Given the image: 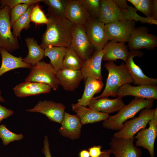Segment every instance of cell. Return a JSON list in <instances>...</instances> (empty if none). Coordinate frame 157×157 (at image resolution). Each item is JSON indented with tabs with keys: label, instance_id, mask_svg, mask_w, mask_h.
<instances>
[{
	"label": "cell",
	"instance_id": "6da1fadb",
	"mask_svg": "<svg viewBox=\"0 0 157 157\" xmlns=\"http://www.w3.org/2000/svg\"><path fill=\"white\" fill-rule=\"evenodd\" d=\"M47 15L48 22L42 36L40 47L44 49L50 46L69 47L74 24L65 17Z\"/></svg>",
	"mask_w": 157,
	"mask_h": 157
},
{
	"label": "cell",
	"instance_id": "7a4b0ae2",
	"mask_svg": "<svg viewBox=\"0 0 157 157\" xmlns=\"http://www.w3.org/2000/svg\"><path fill=\"white\" fill-rule=\"evenodd\" d=\"M100 9L98 19L104 24L115 21L133 20L143 23L154 24L153 19L140 16L137 10L131 6L128 9L123 10L119 9L112 0H100Z\"/></svg>",
	"mask_w": 157,
	"mask_h": 157
},
{
	"label": "cell",
	"instance_id": "3957f363",
	"mask_svg": "<svg viewBox=\"0 0 157 157\" xmlns=\"http://www.w3.org/2000/svg\"><path fill=\"white\" fill-rule=\"evenodd\" d=\"M108 72L105 88L100 95L93 98L97 99L111 96L115 97L118 89L122 86L133 83L125 64L122 62L119 65L113 61H108L104 64Z\"/></svg>",
	"mask_w": 157,
	"mask_h": 157
},
{
	"label": "cell",
	"instance_id": "277c9868",
	"mask_svg": "<svg viewBox=\"0 0 157 157\" xmlns=\"http://www.w3.org/2000/svg\"><path fill=\"white\" fill-rule=\"evenodd\" d=\"M154 100L135 98L128 104L125 105L117 114L110 116L107 119L103 121L102 125L106 129L119 131L123 127L125 122L133 117L140 110L144 108H151Z\"/></svg>",
	"mask_w": 157,
	"mask_h": 157
},
{
	"label": "cell",
	"instance_id": "5b68a950",
	"mask_svg": "<svg viewBox=\"0 0 157 157\" xmlns=\"http://www.w3.org/2000/svg\"><path fill=\"white\" fill-rule=\"evenodd\" d=\"M30 69L25 81L44 83L54 90H57L59 85L57 72L50 63L40 61L32 65Z\"/></svg>",
	"mask_w": 157,
	"mask_h": 157
},
{
	"label": "cell",
	"instance_id": "8992f818",
	"mask_svg": "<svg viewBox=\"0 0 157 157\" xmlns=\"http://www.w3.org/2000/svg\"><path fill=\"white\" fill-rule=\"evenodd\" d=\"M10 11L11 9L7 6L1 8L0 0V47L9 52L20 47L18 38L14 36L11 31Z\"/></svg>",
	"mask_w": 157,
	"mask_h": 157
},
{
	"label": "cell",
	"instance_id": "52a82bcc",
	"mask_svg": "<svg viewBox=\"0 0 157 157\" xmlns=\"http://www.w3.org/2000/svg\"><path fill=\"white\" fill-rule=\"evenodd\" d=\"M154 110L148 108L142 109L138 117L125 122L122 129L115 133L113 137L124 138L134 137L140 130L145 128L153 117Z\"/></svg>",
	"mask_w": 157,
	"mask_h": 157
},
{
	"label": "cell",
	"instance_id": "ba28073f",
	"mask_svg": "<svg viewBox=\"0 0 157 157\" xmlns=\"http://www.w3.org/2000/svg\"><path fill=\"white\" fill-rule=\"evenodd\" d=\"M147 27L141 26L133 30L128 42L130 50L145 49L151 50L157 47V37L149 33Z\"/></svg>",
	"mask_w": 157,
	"mask_h": 157
},
{
	"label": "cell",
	"instance_id": "9c48e42d",
	"mask_svg": "<svg viewBox=\"0 0 157 157\" xmlns=\"http://www.w3.org/2000/svg\"><path fill=\"white\" fill-rule=\"evenodd\" d=\"M70 46L84 61L92 54L94 49L89 42L84 26L74 24Z\"/></svg>",
	"mask_w": 157,
	"mask_h": 157
},
{
	"label": "cell",
	"instance_id": "30bf717a",
	"mask_svg": "<svg viewBox=\"0 0 157 157\" xmlns=\"http://www.w3.org/2000/svg\"><path fill=\"white\" fill-rule=\"evenodd\" d=\"M135 25L133 20L117 21L105 24L104 29L108 41L125 43L128 42Z\"/></svg>",
	"mask_w": 157,
	"mask_h": 157
},
{
	"label": "cell",
	"instance_id": "8fae6325",
	"mask_svg": "<svg viewBox=\"0 0 157 157\" xmlns=\"http://www.w3.org/2000/svg\"><path fill=\"white\" fill-rule=\"evenodd\" d=\"M148 128L140 130L135 138L136 146L142 147L148 151L151 157H155L154 145L157 136V108L154 109L153 117L148 123Z\"/></svg>",
	"mask_w": 157,
	"mask_h": 157
},
{
	"label": "cell",
	"instance_id": "7c38bea8",
	"mask_svg": "<svg viewBox=\"0 0 157 157\" xmlns=\"http://www.w3.org/2000/svg\"><path fill=\"white\" fill-rule=\"evenodd\" d=\"M104 25L97 18L92 17L84 25L89 42L95 51L103 49L108 42Z\"/></svg>",
	"mask_w": 157,
	"mask_h": 157
},
{
	"label": "cell",
	"instance_id": "4fadbf2b",
	"mask_svg": "<svg viewBox=\"0 0 157 157\" xmlns=\"http://www.w3.org/2000/svg\"><path fill=\"white\" fill-rule=\"evenodd\" d=\"M65 108L62 103L51 101L40 100L32 108L27 109V112L42 113L51 121L61 123L63 118Z\"/></svg>",
	"mask_w": 157,
	"mask_h": 157
},
{
	"label": "cell",
	"instance_id": "5bb4252c",
	"mask_svg": "<svg viewBox=\"0 0 157 157\" xmlns=\"http://www.w3.org/2000/svg\"><path fill=\"white\" fill-rule=\"evenodd\" d=\"M143 55L139 50H130L125 65L131 77L133 83L138 85H156L157 78L149 77L133 61L135 57H141Z\"/></svg>",
	"mask_w": 157,
	"mask_h": 157
},
{
	"label": "cell",
	"instance_id": "9a60e30c",
	"mask_svg": "<svg viewBox=\"0 0 157 157\" xmlns=\"http://www.w3.org/2000/svg\"><path fill=\"white\" fill-rule=\"evenodd\" d=\"M134 138H128L113 137L109 144L114 157H141V150L133 144Z\"/></svg>",
	"mask_w": 157,
	"mask_h": 157
},
{
	"label": "cell",
	"instance_id": "2e32d148",
	"mask_svg": "<svg viewBox=\"0 0 157 157\" xmlns=\"http://www.w3.org/2000/svg\"><path fill=\"white\" fill-rule=\"evenodd\" d=\"M105 51V47L100 51L95 50L91 56L84 61L80 70L83 79L91 77L102 81L101 64Z\"/></svg>",
	"mask_w": 157,
	"mask_h": 157
},
{
	"label": "cell",
	"instance_id": "e0dca14e",
	"mask_svg": "<svg viewBox=\"0 0 157 157\" xmlns=\"http://www.w3.org/2000/svg\"><path fill=\"white\" fill-rule=\"evenodd\" d=\"M117 95L122 98L132 96L135 98L155 100L157 99V85L133 86L130 84H125L118 89Z\"/></svg>",
	"mask_w": 157,
	"mask_h": 157
},
{
	"label": "cell",
	"instance_id": "ac0fdd59",
	"mask_svg": "<svg viewBox=\"0 0 157 157\" xmlns=\"http://www.w3.org/2000/svg\"><path fill=\"white\" fill-rule=\"evenodd\" d=\"M64 16L74 24L84 26L91 17L80 0H68Z\"/></svg>",
	"mask_w": 157,
	"mask_h": 157
},
{
	"label": "cell",
	"instance_id": "d6986e66",
	"mask_svg": "<svg viewBox=\"0 0 157 157\" xmlns=\"http://www.w3.org/2000/svg\"><path fill=\"white\" fill-rule=\"evenodd\" d=\"M58 131L63 136L73 140L79 138L83 125L77 115H72L65 112Z\"/></svg>",
	"mask_w": 157,
	"mask_h": 157
},
{
	"label": "cell",
	"instance_id": "ffe728a7",
	"mask_svg": "<svg viewBox=\"0 0 157 157\" xmlns=\"http://www.w3.org/2000/svg\"><path fill=\"white\" fill-rule=\"evenodd\" d=\"M122 98L119 97L113 99H109L108 97L97 99L92 98L88 106L95 111L109 114L119 112L125 105Z\"/></svg>",
	"mask_w": 157,
	"mask_h": 157
},
{
	"label": "cell",
	"instance_id": "44dd1931",
	"mask_svg": "<svg viewBox=\"0 0 157 157\" xmlns=\"http://www.w3.org/2000/svg\"><path fill=\"white\" fill-rule=\"evenodd\" d=\"M59 85L67 91L74 90L83 79L80 70H73L63 68L57 72Z\"/></svg>",
	"mask_w": 157,
	"mask_h": 157
},
{
	"label": "cell",
	"instance_id": "7402d4cb",
	"mask_svg": "<svg viewBox=\"0 0 157 157\" xmlns=\"http://www.w3.org/2000/svg\"><path fill=\"white\" fill-rule=\"evenodd\" d=\"M84 80L83 92L81 98L78 100V102L72 104L73 111L80 106H88L94 95L100 92L103 87L104 83L101 80L91 77L87 78Z\"/></svg>",
	"mask_w": 157,
	"mask_h": 157
},
{
	"label": "cell",
	"instance_id": "603a6c76",
	"mask_svg": "<svg viewBox=\"0 0 157 157\" xmlns=\"http://www.w3.org/2000/svg\"><path fill=\"white\" fill-rule=\"evenodd\" d=\"M13 89L17 97H24L50 92L51 88L44 83L25 81L17 85Z\"/></svg>",
	"mask_w": 157,
	"mask_h": 157
},
{
	"label": "cell",
	"instance_id": "cb8c5ba5",
	"mask_svg": "<svg viewBox=\"0 0 157 157\" xmlns=\"http://www.w3.org/2000/svg\"><path fill=\"white\" fill-rule=\"evenodd\" d=\"M105 51L102 60L116 62L117 60L121 59L126 63L129 51L125 42L110 41L105 45Z\"/></svg>",
	"mask_w": 157,
	"mask_h": 157
},
{
	"label": "cell",
	"instance_id": "d4e9b609",
	"mask_svg": "<svg viewBox=\"0 0 157 157\" xmlns=\"http://www.w3.org/2000/svg\"><path fill=\"white\" fill-rule=\"evenodd\" d=\"M2 63L0 67V77L5 73L18 68H31L32 65L24 62L21 57L13 56L4 49L0 47Z\"/></svg>",
	"mask_w": 157,
	"mask_h": 157
},
{
	"label": "cell",
	"instance_id": "484cf974",
	"mask_svg": "<svg viewBox=\"0 0 157 157\" xmlns=\"http://www.w3.org/2000/svg\"><path fill=\"white\" fill-rule=\"evenodd\" d=\"M76 113L83 125L107 119L109 114L95 111L86 106H81L73 111Z\"/></svg>",
	"mask_w": 157,
	"mask_h": 157
},
{
	"label": "cell",
	"instance_id": "4316f807",
	"mask_svg": "<svg viewBox=\"0 0 157 157\" xmlns=\"http://www.w3.org/2000/svg\"><path fill=\"white\" fill-rule=\"evenodd\" d=\"M28 49V53L23 61L32 66L37 63L43 58L44 56V49L39 45L34 38L28 37L25 40Z\"/></svg>",
	"mask_w": 157,
	"mask_h": 157
},
{
	"label": "cell",
	"instance_id": "83f0119b",
	"mask_svg": "<svg viewBox=\"0 0 157 157\" xmlns=\"http://www.w3.org/2000/svg\"><path fill=\"white\" fill-rule=\"evenodd\" d=\"M67 49L64 47L50 46L44 49V56L49 58L50 64L56 72L63 68V60Z\"/></svg>",
	"mask_w": 157,
	"mask_h": 157
},
{
	"label": "cell",
	"instance_id": "f1b7e54d",
	"mask_svg": "<svg viewBox=\"0 0 157 157\" xmlns=\"http://www.w3.org/2000/svg\"><path fill=\"white\" fill-rule=\"evenodd\" d=\"M84 63L72 48L67 47L63 62V68L73 70H80Z\"/></svg>",
	"mask_w": 157,
	"mask_h": 157
},
{
	"label": "cell",
	"instance_id": "f546056e",
	"mask_svg": "<svg viewBox=\"0 0 157 157\" xmlns=\"http://www.w3.org/2000/svg\"><path fill=\"white\" fill-rule=\"evenodd\" d=\"M34 6L35 4L30 5L26 11L12 26L13 28L12 33L15 37L20 38L22 30L23 29L26 30L30 27L31 14Z\"/></svg>",
	"mask_w": 157,
	"mask_h": 157
},
{
	"label": "cell",
	"instance_id": "4dcf8cb0",
	"mask_svg": "<svg viewBox=\"0 0 157 157\" xmlns=\"http://www.w3.org/2000/svg\"><path fill=\"white\" fill-rule=\"evenodd\" d=\"M47 7V15L65 17L68 0H42Z\"/></svg>",
	"mask_w": 157,
	"mask_h": 157
},
{
	"label": "cell",
	"instance_id": "1f68e13d",
	"mask_svg": "<svg viewBox=\"0 0 157 157\" xmlns=\"http://www.w3.org/2000/svg\"><path fill=\"white\" fill-rule=\"evenodd\" d=\"M23 138L22 133H14L8 129L5 125H0V138L3 145H7L12 142L21 140Z\"/></svg>",
	"mask_w": 157,
	"mask_h": 157
},
{
	"label": "cell",
	"instance_id": "d6a6232c",
	"mask_svg": "<svg viewBox=\"0 0 157 157\" xmlns=\"http://www.w3.org/2000/svg\"><path fill=\"white\" fill-rule=\"evenodd\" d=\"M80 1L90 16L98 19L100 9V0H80Z\"/></svg>",
	"mask_w": 157,
	"mask_h": 157
},
{
	"label": "cell",
	"instance_id": "836d02e7",
	"mask_svg": "<svg viewBox=\"0 0 157 157\" xmlns=\"http://www.w3.org/2000/svg\"><path fill=\"white\" fill-rule=\"evenodd\" d=\"M37 3L35 5L31 11L30 19L36 24H47L48 19Z\"/></svg>",
	"mask_w": 157,
	"mask_h": 157
},
{
	"label": "cell",
	"instance_id": "e575fe53",
	"mask_svg": "<svg viewBox=\"0 0 157 157\" xmlns=\"http://www.w3.org/2000/svg\"><path fill=\"white\" fill-rule=\"evenodd\" d=\"M29 6L26 4H21L11 9L10 22L11 27L26 11Z\"/></svg>",
	"mask_w": 157,
	"mask_h": 157
},
{
	"label": "cell",
	"instance_id": "d590c367",
	"mask_svg": "<svg viewBox=\"0 0 157 157\" xmlns=\"http://www.w3.org/2000/svg\"><path fill=\"white\" fill-rule=\"evenodd\" d=\"M153 4L152 0H140L138 6L135 8L142 12L146 17L152 18Z\"/></svg>",
	"mask_w": 157,
	"mask_h": 157
},
{
	"label": "cell",
	"instance_id": "8d00e7d4",
	"mask_svg": "<svg viewBox=\"0 0 157 157\" xmlns=\"http://www.w3.org/2000/svg\"><path fill=\"white\" fill-rule=\"evenodd\" d=\"M41 0H0V6L3 8L8 6L10 9L15 6L21 4H26L29 5L35 4L41 1Z\"/></svg>",
	"mask_w": 157,
	"mask_h": 157
},
{
	"label": "cell",
	"instance_id": "74e56055",
	"mask_svg": "<svg viewBox=\"0 0 157 157\" xmlns=\"http://www.w3.org/2000/svg\"><path fill=\"white\" fill-rule=\"evenodd\" d=\"M13 111L0 104V123L3 119L8 118L13 115Z\"/></svg>",
	"mask_w": 157,
	"mask_h": 157
},
{
	"label": "cell",
	"instance_id": "f35d334b",
	"mask_svg": "<svg viewBox=\"0 0 157 157\" xmlns=\"http://www.w3.org/2000/svg\"><path fill=\"white\" fill-rule=\"evenodd\" d=\"M42 152L45 157H52L49 147V143L48 137L44 136L43 140V147Z\"/></svg>",
	"mask_w": 157,
	"mask_h": 157
},
{
	"label": "cell",
	"instance_id": "ab89813d",
	"mask_svg": "<svg viewBox=\"0 0 157 157\" xmlns=\"http://www.w3.org/2000/svg\"><path fill=\"white\" fill-rule=\"evenodd\" d=\"M102 147L100 145L93 146L88 148L90 157H99L102 153L101 149Z\"/></svg>",
	"mask_w": 157,
	"mask_h": 157
},
{
	"label": "cell",
	"instance_id": "60d3db41",
	"mask_svg": "<svg viewBox=\"0 0 157 157\" xmlns=\"http://www.w3.org/2000/svg\"><path fill=\"white\" fill-rule=\"evenodd\" d=\"M115 5L120 9L124 10L128 9L129 6L126 0H112Z\"/></svg>",
	"mask_w": 157,
	"mask_h": 157
},
{
	"label": "cell",
	"instance_id": "b9f144b4",
	"mask_svg": "<svg viewBox=\"0 0 157 157\" xmlns=\"http://www.w3.org/2000/svg\"><path fill=\"white\" fill-rule=\"evenodd\" d=\"M153 13L151 18L157 20V0H153Z\"/></svg>",
	"mask_w": 157,
	"mask_h": 157
},
{
	"label": "cell",
	"instance_id": "7bdbcfd3",
	"mask_svg": "<svg viewBox=\"0 0 157 157\" xmlns=\"http://www.w3.org/2000/svg\"><path fill=\"white\" fill-rule=\"evenodd\" d=\"M79 157H90L88 151L84 149L80 151L79 154Z\"/></svg>",
	"mask_w": 157,
	"mask_h": 157
},
{
	"label": "cell",
	"instance_id": "ee69618b",
	"mask_svg": "<svg viewBox=\"0 0 157 157\" xmlns=\"http://www.w3.org/2000/svg\"><path fill=\"white\" fill-rule=\"evenodd\" d=\"M111 154L110 149H108L103 151V153L99 157H110Z\"/></svg>",
	"mask_w": 157,
	"mask_h": 157
},
{
	"label": "cell",
	"instance_id": "f6af8a7d",
	"mask_svg": "<svg viewBox=\"0 0 157 157\" xmlns=\"http://www.w3.org/2000/svg\"><path fill=\"white\" fill-rule=\"evenodd\" d=\"M127 1L133 5L135 8L138 6L140 1V0H127Z\"/></svg>",
	"mask_w": 157,
	"mask_h": 157
},
{
	"label": "cell",
	"instance_id": "bcb514c9",
	"mask_svg": "<svg viewBox=\"0 0 157 157\" xmlns=\"http://www.w3.org/2000/svg\"><path fill=\"white\" fill-rule=\"evenodd\" d=\"M5 101L4 98L1 95V92L0 89V102L3 103Z\"/></svg>",
	"mask_w": 157,
	"mask_h": 157
},
{
	"label": "cell",
	"instance_id": "7dc6e473",
	"mask_svg": "<svg viewBox=\"0 0 157 157\" xmlns=\"http://www.w3.org/2000/svg\"></svg>",
	"mask_w": 157,
	"mask_h": 157
}]
</instances>
